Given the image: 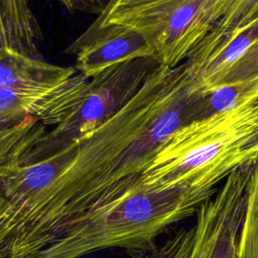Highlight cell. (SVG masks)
I'll return each instance as SVG.
<instances>
[{
    "instance_id": "cell-14",
    "label": "cell",
    "mask_w": 258,
    "mask_h": 258,
    "mask_svg": "<svg viewBox=\"0 0 258 258\" xmlns=\"http://www.w3.org/2000/svg\"><path fill=\"white\" fill-rule=\"evenodd\" d=\"M214 92L220 110H226L238 104L258 103V73L243 82L216 89Z\"/></svg>"
},
{
    "instance_id": "cell-18",
    "label": "cell",
    "mask_w": 258,
    "mask_h": 258,
    "mask_svg": "<svg viewBox=\"0 0 258 258\" xmlns=\"http://www.w3.org/2000/svg\"><path fill=\"white\" fill-rule=\"evenodd\" d=\"M4 181H5V178L0 174V194L3 189V185H4Z\"/></svg>"
},
{
    "instance_id": "cell-9",
    "label": "cell",
    "mask_w": 258,
    "mask_h": 258,
    "mask_svg": "<svg viewBox=\"0 0 258 258\" xmlns=\"http://www.w3.org/2000/svg\"><path fill=\"white\" fill-rule=\"evenodd\" d=\"M73 67H61L0 46V88L32 97H42L76 75Z\"/></svg>"
},
{
    "instance_id": "cell-15",
    "label": "cell",
    "mask_w": 258,
    "mask_h": 258,
    "mask_svg": "<svg viewBox=\"0 0 258 258\" xmlns=\"http://www.w3.org/2000/svg\"><path fill=\"white\" fill-rule=\"evenodd\" d=\"M258 16V0H235L209 34L243 26Z\"/></svg>"
},
{
    "instance_id": "cell-12",
    "label": "cell",
    "mask_w": 258,
    "mask_h": 258,
    "mask_svg": "<svg viewBox=\"0 0 258 258\" xmlns=\"http://www.w3.org/2000/svg\"><path fill=\"white\" fill-rule=\"evenodd\" d=\"M258 73V39L238 58L230 68H228L220 77H218L205 91L209 94L216 89L228 87L243 82Z\"/></svg>"
},
{
    "instance_id": "cell-10",
    "label": "cell",
    "mask_w": 258,
    "mask_h": 258,
    "mask_svg": "<svg viewBox=\"0 0 258 258\" xmlns=\"http://www.w3.org/2000/svg\"><path fill=\"white\" fill-rule=\"evenodd\" d=\"M32 0H0V39L14 42L36 34L40 25L31 7Z\"/></svg>"
},
{
    "instance_id": "cell-11",
    "label": "cell",
    "mask_w": 258,
    "mask_h": 258,
    "mask_svg": "<svg viewBox=\"0 0 258 258\" xmlns=\"http://www.w3.org/2000/svg\"><path fill=\"white\" fill-rule=\"evenodd\" d=\"M239 258H258V158L249 187L248 204L240 235Z\"/></svg>"
},
{
    "instance_id": "cell-17",
    "label": "cell",
    "mask_w": 258,
    "mask_h": 258,
    "mask_svg": "<svg viewBox=\"0 0 258 258\" xmlns=\"http://www.w3.org/2000/svg\"><path fill=\"white\" fill-rule=\"evenodd\" d=\"M71 12H83V5L81 0H57Z\"/></svg>"
},
{
    "instance_id": "cell-1",
    "label": "cell",
    "mask_w": 258,
    "mask_h": 258,
    "mask_svg": "<svg viewBox=\"0 0 258 258\" xmlns=\"http://www.w3.org/2000/svg\"><path fill=\"white\" fill-rule=\"evenodd\" d=\"M205 116L207 95L196 89L186 61L159 64L128 103L78 140L75 157L57 177L11 216V234L24 248L43 250L135 182L170 135Z\"/></svg>"
},
{
    "instance_id": "cell-6",
    "label": "cell",
    "mask_w": 258,
    "mask_h": 258,
    "mask_svg": "<svg viewBox=\"0 0 258 258\" xmlns=\"http://www.w3.org/2000/svg\"><path fill=\"white\" fill-rule=\"evenodd\" d=\"M255 161L233 170L216 194L199 207L194 258H239L240 235Z\"/></svg>"
},
{
    "instance_id": "cell-7",
    "label": "cell",
    "mask_w": 258,
    "mask_h": 258,
    "mask_svg": "<svg viewBox=\"0 0 258 258\" xmlns=\"http://www.w3.org/2000/svg\"><path fill=\"white\" fill-rule=\"evenodd\" d=\"M66 53L76 54L77 72L88 78L131 59L153 58L151 48L137 31L118 24L89 26Z\"/></svg>"
},
{
    "instance_id": "cell-13",
    "label": "cell",
    "mask_w": 258,
    "mask_h": 258,
    "mask_svg": "<svg viewBox=\"0 0 258 258\" xmlns=\"http://www.w3.org/2000/svg\"><path fill=\"white\" fill-rule=\"evenodd\" d=\"M196 237V225L181 228L143 258H194Z\"/></svg>"
},
{
    "instance_id": "cell-2",
    "label": "cell",
    "mask_w": 258,
    "mask_h": 258,
    "mask_svg": "<svg viewBox=\"0 0 258 258\" xmlns=\"http://www.w3.org/2000/svg\"><path fill=\"white\" fill-rule=\"evenodd\" d=\"M258 158V103L238 104L182 126L141 172L156 190L216 192L240 165Z\"/></svg>"
},
{
    "instance_id": "cell-3",
    "label": "cell",
    "mask_w": 258,
    "mask_h": 258,
    "mask_svg": "<svg viewBox=\"0 0 258 258\" xmlns=\"http://www.w3.org/2000/svg\"><path fill=\"white\" fill-rule=\"evenodd\" d=\"M216 192L156 190L141 177L121 195L90 210L32 258H81L110 248L143 258L172 225L197 213Z\"/></svg>"
},
{
    "instance_id": "cell-8",
    "label": "cell",
    "mask_w": 258,
    "mask_h": 258,
    "mask_svg": "<svg viewBox=\"0 0 258 258\" xmlns=\"http://www.w3.org/2000/svg\"><path fill=\"white\" fill-rule=\"evenodd\" d=\"M42 97L20 95L0 88V174L3 177L23 163L47 131V127L33 117Z\"/></svg>"
},
{
    "instance_id": "cell-4",
    "label": "cell",
    "mask_w": 258,
    "mask_h": 258,
    "mask_svg": "<svg viewBox=\"0 0 258 258\" xmlns=\"http://www.w3.org/2000/svg\"><path fill=\"white\" fill-rule=\"evenodd\" d=\"M235 0H108L90 27L137 31L161 66L184 62Z\"/></svg>"
},
{
    "instance_id": "cell-16",
    "label": "cell",
    "mask_w": 258,
    "mask_h": 258,
    "mask_svg": "<svg viewBox=\"0 0 258 258\" xmlns=\"http://www.w3.org/2000/svg\"><path fill=\"white\" fill-rule=\"evenodd\" d=\"M83 13L99 15L105 8L108 0H81Z\"/></svg>"
},
{
    "instance_id": "cell-5",
    "label": "cell",
    "mask_w": 258,
    "mask_h": 258,
    "mask_svg": "<svg viewBox=\"0 0 258 258\" xmlns=\"http://www.w3.org/2000/svg\"><path fill=\"white\" fill-rule=\"evenodd\" d=\"M158 66L151 57L136 58L90 78L75 109L62 122L45 132L22 164L61 150L97 129L134 97Z\"/></svg>"
}]
</instances>
